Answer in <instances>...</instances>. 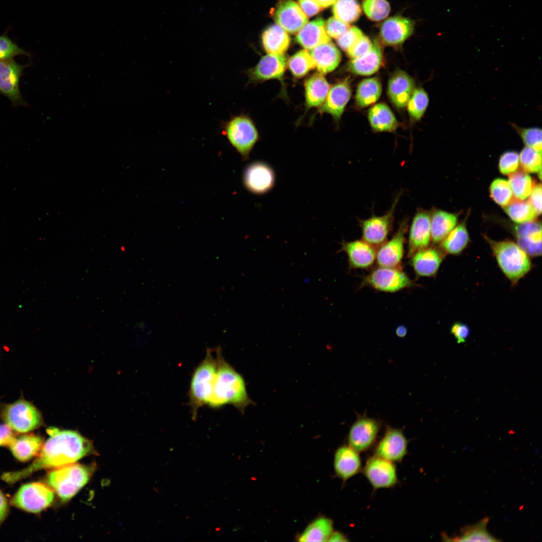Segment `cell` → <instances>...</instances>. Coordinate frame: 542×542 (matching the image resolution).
I'll return each instance as SVG.
<instances>
[{
  "instance_id": "1",
  "label": "cell",
  "mask_w": 542,
  "mask_h": 542,
  "mask_svg": "<svg viewBox=\"0 0 542 542\" xmlns=\"http://www.w3.org/2000/svg\"><path fill=\"white\" fill-rule=\"evenodd\" d=\"M50 436L43 445L36 459L27 467L17 471L4 473L2 479L14 483L43 469L57 468L75 463L93 451L91 442L78 432L51 428Z\"/></svg>"
},
{
  "instance_id": "2",
  "label": "cell",
  "mask_w": 542,
  "mask_h": 542,
  "mask_svg": "<svg viewBox=\"0 0 542 542\" xmlns=\"http://www.w3.org/2000/svg\"><path fill=\"white\" fill-rule=\"evenodd\" d=\"M217 369L211 397L207 405L213 409L230 404L243 414L252 403L247 394L245 381L225 359L220 346L215 348Z\"/></svg>"
},
{
  "instance_id": "3",
  "label": "cell",
  "mask_w": 542,
  "mask_h": 542,
  "mask_svg": "<svg viewBox=\"0 0 542 542\" xmlns=\"http://www.w3.org/2000/svg\"><path fill=\"white\" fill-rule=\"evenodd\" d=\"M214 349L207 348L204 358L194 369L188 392L192 418L195 420L198 410L207 405L213 393L217 369Z\"/></svg>"
},
{
  "instance_id": "4",
  "label": "cell",
  "mask_w": 542,
  "mask_h": 542,
  "mask_svg": "<svg viewBox=\"0 0 542 542\" xmlns=\"http://www.w3.org/2000/svg\"><path fill=\"white\" fill-rule=\"evenodd\" d=\"M488 242L497 264L513 285L531 270L532 265L529 255L517 243L505 240L496 241L487 236Z\"/></svg>"
},
{
  "instance_id": "5",
  "label": "cell",
  "mask_w": 542,
  "mask_h": 542,
  "mask_svg": "<svg viewBox=\"0 0 542 542\" xmlns=\"http://www.w3.org/2000/svg\"><path fill=\"white\" fill-rule=\"evenodd\" d=\"M91 471L88 466L74 463L54 469L48 474L47 482L62 500L67 501L88 482Z\"/></svg>"
},
{
  "instance_id": "6",
  "label": "cell",
  "mask_w": 542,
  "mask_h": 542,
  "mask_svg": "<svg viewBox=\"0 0 542 542\" xmlns=\"http://www.w3.org/2000/svg\"><path fill=\"white\" fill-rule=\"evenodd\" d=\"M220 128L222 134L239 153L243 161L248 160L259 138L251 119L243 114L232 116L229 120L221 121Z\"/></svg>"
},
{
  "instance_id": "7",
  "label": "cell",
  "mask_w": 542,
  "mask_h": 542,
  "mask_svg": "<svg viewBox=\"0 0 542 542\" xmlns=\"http://www.w3.org/2000/svg\"><path fill=\"white\" fill-rule=\"evenodd\" d=\"M1 416L5 422L15 432H29L43 424V418L39 410L30 402L24 399L4 404Z\"/></svg>"
},
{
  "instance_id": "8",
  "label": "cell",
  "mask_w": 542,
  "mask_h": 542,
  "mask_svg": "<svg viewBox=\"0 0 542 542\" xmlns=\"http://www.w3.org/2000/svg\"><path fill=\"white\" fill-rule=\"evenodd\" d=\"M415 285L401 268L378 266L367 275L362 286H368L376 291L393 293Z\"/></svg>"
},
{
  "instance_id": "9",
  "label": "cell",
  "mask_w": 542,
  "mask_h": 542,
  "mask_svg": "<svg viewBox=\"0 0 542 542\" xmlns=\"http://www.w3.org/2000/svg\"><path fill=\"white\" fill-rule=\"evenodd\" d=\"M54 491L40 482L22 485L14 495L11 504L25 511L38 513L48 507L53 501Z\"/></svg>"
},
{
  "instance_id": "10",
  "label": "cell",
  "mask_w": 542,
  "mask_h": 542,
  "mask_svg": "<svg viewBox=\"0 0 542 542\" xmlns=\"http://www.w3.org/2000/svg\"><path fill=\"white\" fill-rule=\"evenodd\" d=\"M401 192L395 198L390 209L381 216L373 215L366 219L358 220L362 239L371 245L379 247L387 240L394 220V214Z\"/></svg>"
},
{
  "instance_id": "11",
  "label": "cell",
  "mask_w": 542,
  "mask_h": 542,
  "mask_svg": "<svg viewBox=\"0 0 542 542\" xmlns=\"http://www.w3.org/2000/svg\"><path fill=\"white\" fill-rule=\"evenodd\" d=\"M29 66L14 59L0 60V94L7 97L15 107L28 106L20 89V81L24 70Z\"/></svg>"
},
{
  "instance_id": "12",
  "label": "cell",
  "mask_w": 542,
  "mask_h": 542,
  "mask_svg": "<svg viewBox=\"0 0 542 542\" xmlns=\"http://www.w3.org/2000/svg\"><path fill=\"white\" fill-rule=\"evenodd\" d=\"M242 182L250 193L261 195L269 192L276 183V174L272 167L263 161H254L245 168Z\"/></svg>"
},
{
  "instance_id": "13",
  "label": "cell",
  "mask_w": 542,
  "mask_h": 542,
  "mask_svg": "<svg viewBox=\"0 0 542 542\" xmlns=\"http://www.w3.org/2000/svg\"><path fill=\"white\" fill-rule=\"evenodd\" d=\"M408 227V220L405 218L393 236L378 247L375 260L378 266L401 268Z\"/></svg>"
},
{
  "instance_id": "14",
  "label": "cell",
  "mask_w": 542,
  "mask_h": 542,
  "mask_svg": "<svg viewBox=\"0 0 542 542\" xmlns=\"http://www.w3.org/2000/svg\"><path fill=\"white\" fill-rule=\"evenodd\" d=\"M362 471L374 489L390 488L398 482L393 463L375 455L368 459Z\"/></svg>"
},
{
  "instance_id": "15",
  "label": "cell",
  "mask_w": 542,
  "mask_h": 542,
  "mask_svg": "<svg viewBox=\"0 0 542 542\" xmlns=\"http://www.w3.org/2000/svg\"><path fill=\"white\" fill-rule=\"evenodd\" d=\"M380 424L375 419L365 416L358 417L351 426L348 445L358 453L369 449L375 442Z\"/></svg>"
},
{
  "instance_id": "16",
  "label": "cell",
  "mask_w": 542,
  "mask_h": 542,
  "mask_svg": "<svg viewBox=\"0 0 542 542\" xmlns=\"http://www.w3.org/2000/svg\"><path fill=\"white\" fill-rule=\"evenodd\" d=\"M408 451V441L402 431L387 427L377 444L374 455L392 462H400Z\"/></svg>"
},
{
  "instance_id": "17",
  "label": "cell",
  "mask_w": 542,
  "mask_h": 542,
  "mask_svg": "<svg viewBox=\"0 0 542 542\" xmlns=\"http://www.w3.org/2000/svg\"><path fill=\"white\" fill-rule=\"evenodd\" d=\"M284 54H267L263 56L253 68L246 71L249 82H255L276 79L283 85V76L287 66Z\"/></svg>"
},
{
  "instance_id": "18",
  "label": "cell",
  "mask_w": 542,
  "mask_h": 542,
  "mask_svg": "<svg viewBox=\"0 0 542 542\" xmlns=\"http://www.w3.org/2000/svg\"><path fill=\"white\" fill-rule=\"evenodd\" d=\"M274 18L278 25L292 34L298 33L308 22L298 4L292 0L280 1L274 11Z\"/></svg>"
},
{
  "instance_id": "19",
  "label": "cell",
  "mask_w": 542,
  "mask_h": 542,
  "mask_svg": "<svg viewBox=\"0 0 542 542\" xmlns=\"http://www.w3.org/2000/svg\"><path fill=\"white\" fill-rule=\"evenodd\" d=\"M409 232L408 256L429 246L431 240V215L426 211L419 210L411 222Z\"/></svg>"
},
{
  "instance_id": "20",
  "label": "cell",
  "mask_w": 542,
  "mask_h": 542,
  "mask_svg": "<svg viewBox=\"0 0 542 542\" xmlns=\"http://www.w3.org/2000/svg\"><path fill=\"white\" fill-rule=\"evenodd\" d=\"M414 22L401 16L390 17L383 22L380 29L382 43L389 46L401 45L413 33Z\"/></svg>"
},
{
  "instance_id": "21",
  "label": "cell",
  "mask_w": 542,
  "mask_h": 542,
  "mask_svg": "<svg viewBox=\"0 0 542 542\" xmlns=\"http://www.w3.org/2000/svg\"><path fill=\"white\" fill-rule=\"evenodd\" d=\"M339 252L346 253L350 268L367 269L375 262V247L362 239L351 241L343 240Z\"/></svg>"
},
{
  "instance_id": "22",
  "label": "cell",
  "mask_w": 542,
  "mask_h": 542,
  "mask_svg": "<svg viewBox=\"0 0 542 542\" xmlns=\"http://www.w3.org/2000/svg\"><path fill=\"white\" fill-rule=\"evenodd\" d=\"M415 88L413 78L406 72L397 70L389 79L387 94L394 106L402 109L406 106Z\"/></svg>"
},
{
  "instance_id": "23",
  "label": "cell",
  "mask_w": 542,
  "mask_h": 542,
  "mask_svg": "<svg viewBox=\"0 0 542 542\" xmlns=\"http://www.w3.org/2000/svg\"><path fill=\"white\" fill-rule=\"evenodd\" d=\"M514 236L517 244L530 256L541 255V226L540 223L530 221L515 226Z\"/></svg>"
},
{
  "instance_id": "24",
  "label": "cell",
  "mask_w": 542,
  "mask_h": 542,
  "mask_svg": "<svg viewBox=\"0 0 542 542\" xmlns=\"http://www.w3.org/2000/svg\"><path fill=\"white\" fill-rule=\"evenodd\" d=\"M444 257L441 250L428 246L414 253L410 263L417 276L432 277L437 274Z\"/></svg>"
},
{
  "instance_id": "25",
  "label": "cell",
  "mask_w": 542,
  "mask_h": 542,
  "mask_svg": "<svg viewBox=\"0 0 542 542\" xmlns=\"http://www.w3.org/2000/svg\"><path fill=\"white\" fill-rule=\"evenodd\" d=\"M351 95L349 81L345 79L333 86L329 90L326 98L320 111L330 114L336 121H338Z\"/></svg>"
},
{
  "instance_id": "26",
  "label": "cell",
  "mask_w": 542,
  "mask_h": 542,
  "mask_svg": "<svg viewBox=\"0 0 542 542\" xmlns=\"http://www.w3.org/2000/svg\"><path fill=\"white\" fill-rule=\"evenodd\" d=\"M382 62L381 46L378 41L374 40L369 51L359 58L352 59L347 65V69L356 75L369 76L376 72Z\"/></svg>"
},
{
  "instance_id": "27",
  "label": "cell",
  "mask_w": 542,
  "mask_h": 542,
  "mask_svg": "<svg viewBox=\"0 0 542 542\" xmlns=\"http://www.w3.org/2000/svg\"><path fill=\"white\" fill-rule=\"evenodd\" d=\"M334 468L337 475L346 481L361 470L359 453L349 445L339 447L335 453Z\"/></svg>"
},
{
  "instance_id": "28",
  "label": "cell",
  "mask_w": 542,
  "mask_h": 542,
  "mask_svg": "<svg viewBox=\"0 0 542 542\" xmlns=\"http://www.w3.org/2000/svg\"><path fill=\"white\" fill-rule=\"evenodd\" d=\"M310 54L318 72L322 74L328 73L335 70L341 59L340 52L330 41L311 49Z\"/></svg>"
},
{
  "instance_id": "29",
  "label": "cell",
  "mask_w": 542,
  "mask_h": 542,
  "mask_svg": "<svg viewBox=\"0 0 542 542\" xmlns=\"http://www.w3.org/2000/svg\"><path fill=\"white\" fill-rule=\"evenodd\" d=\"M298 33L296 40L306 49L311 50L330 41L325 30V22L321 18L307 23Z\"/></svg>"
},
{
  "instance_id": "30",
  "label": "cell",
  "mask_w": 542,
  "mask_h": 542,
  "mask_svg": "<svg viewBox=\"0 0 542 542\" xmlns=\"http://www.w3.org/2000/svg\"><path fill=\"white\" fill-rule=\"evenodd\" d=\"M43 445V441L41 437L34 434H25L16 436L8 447L17 459L25 462L38 454Z\"/></svg>"
},
{
  "instance_id": "31",
  "label": "cell",
  "mask_w": 542,
  "mask_h": 542,
  "mask_svg": "<svg viewBox=\"0 0 542 542\" xmlns=\"http://www.w3.org/2000/svg\"><path fill=\"white\" fill-rule=\"evenodd\" d=\"M306 109L321 106L324 102L330 86L323 74L318 72L305 83Z\"/></svg>"
},
{
  "instance_id": "32",
  "label": "cell",
  "mask_w": 542,
  "mask_h": 542,
  "mask_svg": "<svg viewBox=\"0 0 542 542\" xmlns=\"http://www.w3.org/2000/svg\"><path fill=\"white\" fill-rule=\"evenodd\" d=\"M368 118L370 126L376 131H392L398 127V121L394 113L383 103L372 106L368 111Z\"/></svg>"
},
{
  "instance_id": "33",
  "label": "cell",
  "mask_w": 542,
  "mask_h": 542,
  "mask_svg": "<svg viewBox=\"0 0 542 542\" xmlns=\"http://www.w3.org/2000/svg\"><path fill=\"white\" fill-rule=\"evenodd\" d=\"M262 42L267 54H284L289 47L290 38L279 25H272L263 32Z\"/></svg>"
},
{
  "instance_id": "34",
  "label": "cell",
  "mask_w": 542,
  "mask_h": 542,
  "mask_svg": "<svg viewBox=\"0 0 542 542\" xmlns=\"http://www.w3.org/2000/svg\"><path fill=\"white\" fill-rule=\"evenodd\" d=\"M457 216L442 210H436L431 215V240L434 243L441 242L455 227Z\"/></svg>"
},
{
  "instance_id": "35",
  "label": "cell",
  "mask_w": 542,
  "mask_h": 542,
  "mask_svg": "<svg viewBox=\"0 0 542 542\" xmlns=\"http://www.w3.org/2000/svg\"><path fill=\"white\" fill-rule=\"evenodd\" d=\"M382 92V85L377 77H371L361 81L358 85L355 102L358 106L364 108L375 103Z\"/></svg>"
},
{
  "instance_id": "36",
  "label": "cell",
  "mask_w": 542,
  "mask_h": 542,
  "mask_svg": "<svg viewBox=\"0 0 542 542\" xmlns=\"http://www.w3.org/2000/svg\"><path fill=\"white\" fill-rule=\"evenodd\" d=\"M333 530V522L330 519L325 517H319L308 525L299 537L298 541H328Z\"/></svg>"
},
{
  "instance_id": "37",
  "label": "cell",
  "mask_w": 542,
  "mask_h": 542,
  "mask_svg": "<svg viewBox=\"0 0 542 542\" xmlns=\"http://www.w3.org/2000/svg\"><path fill=\"white\" fill-rule=\"evenodd\" d=\"M469 241L467 229L460 224L453 229L441 242V247L447 253L458 255L466 247Z\"/></svg>"
},
{
  "instance_id": "38",
  "label": "cell",
  "mask_w": 542,
  "mask_h": 542,
  "mask_svg": "<svg viewBox=\"0 0 542 542\" xmlns=\"http://www.w3.org/2000/svg\"><path fill=\"white\" fill-rule=\"evenodd\" d=\"M489 520L488 518H484L478 523L473 525L464 527L461 530V535L460 536L449 538L445 536L443 538H445L446 541H497L496 539L491 535L486 530V524Z\"/></svg>"
},
{
  "instance_id": "39",
  "label": "cell",
  "mask_w": 542,
  "mask_h": 542,
  "mask_svg": "<svg viewBox=\"0 0 542 542\" xmlns=\"http://www.w3.org/2000/svg\"><path fill=\"white\" fill-rule=\"evenodd\" d=\"M503 208L509 217L518 223L532 221L538 215L529 202L523 200L513 199Z\"/></svg>"
},
{
  "instance_id": "40",
  "label": "cell",
  "mask_w": 542,
  "mask_h": 542,
  "mask_svg": "<svg viewBox=\"0 0 542 542\" xmlns=\"http://www.w3.org/2000/svg\"><path fill=\"white\" fill-rule=\"evenodd\" d=\"M508 182L514 197L520 200L529 197L535 186L534 181L524 171H515L510 174Z\"/></svg>"
},
{
  "instance_id": "41",
  "label": "cell",
  "mask_w": 542,
  "mask_h": 542,
  "mask_svg": "<svg viewBox=\"0 0 542 542\" xmlns=\"http://www.w3.org/2000/svg\"><path fill=\"white\" fill-rule=\"evenodd\" d=\"M333 13L335 18L349 24L359 19L361 9L357 0H337L334 4Z\"/></svg>"
},
{
  "instance_id": "42",
  "label": "cell",
  "mask_w": 542,
  "mask_h": 542,
  "mask_svg": "<svg viewBox=\"0 0 542 542\" xmlns=\"http://www.w3.org/2000/svg\"><path fill=\"white\" fill-rule=\"evenodd\" d=\"M428 93L422 87L415 88L407 105V110L410 117L414 120H419L424 115L429 104Z\"/></svg>"
},
{
  "instance_id": "43",
  "label": "cell",
  "mask_w": 542,
  "mask_h": 542,
  "mask_svg": "<svg viewBox=\"0 0 542 542\" xmlns=\"http://www.w3.org/2000/svg\"><path fill=\"white\" fill-rule=\"evenodd\" d=\"M288 65L292 74L298 78L303 77L315 68V63L307 50H301L293 55L289 60Z\"/></svg>"
},
{
  "instance_id": "44",
  "label": "cell",
  "mask_w": 542,
  "mask_h": 542,
  "mask_svg": "<svg viewBox=\"0 0 542 542\" xmlns=\"http://www.w3.org/2000/svg\"><path fill=\"white\" fill-rule=\"evenodd\" d=\"M362 9L366 17L373 21H380L388 15L390 7L386 0H363Z\"/></svg>"
},
{
  "instance_id": "45",
  "label": "cell",
  "mask_w": 542,
  "mask_h": 542,
  "mask_svg": "<svg viewBox=\"0 0 542 542\" xmlns=\"http://www.w3.org/2000/svg\"><path fill=\"white\" fill-rule=\"evenodd\" d=\"M490 191L494 201L503 207L513 199L509 182L505 179L499 178L494 180L490 185Z\"/></svg>"
},
{
  "instance_id": "46",
  "label": "cell",
  "mask_w": 542,
  "mask_h": 542,
  "mask_svg": "<svg viewBox=\"0 0 542 542\" xmlns=\"http://www.w3.org/2000/svg\"><path fill=\"white\" fill-rule=\"evenodd\" d=\"M519 156V162L524 172L526 173H538L541 171V153L526 146L522 150Z\"/></svg>"
},
{
  "instance_id": "47",
  "label": "cell",
  "mask_w": 542,
  "mask_h": 542,
  "mask_svg": "<svg viewBox=\"0 0 542 542\" xmlns=\"http://www.w3.org/2000/svg\"><path fill=\"white\" fill-rule=\"evenodd\" d=\"M526 147L541 153V129L536 127L524 128L511 124Z\"/></svg>"
},
{
  "instance_id": "48",
  "label": "cell",
  "mask_w": 542,
  "mask_h": 542,
  "mask_svg": "<svg viewBox=\"0 0 542 542\" xmlns=\"http://www.w3.org/2000/svg\"><path fill=\"white\" fill-rule=\"evenodd\" d=\"M20 55L32 57L30 53L20 47L13 41L8 36L7 32L0 35V60L13 59Z\"/></svg>"
},
{
  "instance_id": "49",
  "label": "cell",
  "mask_w": 542,
  "mask_h": 542,
  "mask_svg": "<svg viewBox=\"0 0 542 542\" xmlns=\"http://www.w3.org/2000/svg\"><path fill=\"white\" fill-rule=\"evenodd\" d=\"M363 35L358 28L351 26L337 39V43L342 50L347 52Z\"/></svg>"
},
{
  "instance_id": "50",
  "label": "cell",
  "mask_w": 542,
  "mask_h": 542,
  "mask_svg": "<svg viewBox=\"0 0 542 542\" xmlns=\"http://www.w3.org/2000/svg\"><path fill=\"white\" fill-rule=\"evenodd\" d=\"M519 163V156L516 152L514 151L505 152L501 156L499 160L500 171L504 175L512 174L516 171Z\"/></svg>"
},
{
  "instance_id": "51",
  "label": "cell",
  "mask_w": 542,
  "mask_h": 542,
  "mask_svg": "<svg viewBox=\"0 0 542 542\" xmlns=\"http://www.w3.org/2000/svg\"><path fill=\"white\" fill-rule=\"evenodd\" d=\"M350 26L334 17L328 19L325 23V28L327 34L329 37L338 39L345 33Z\"/></svg>"
},
{
  "instance_id": "52",
  "label": "cell",
  "mask_w": 542,
  "mask_h": 542,
  "mask_svg": "<svg viewBox=\"0 0 542 542\" xmlns=\"http://www.w3.org/2000/svg\"><path fill=\"white\" fill-rule=\"evenodd\" d=\"M372 44V42L369 38L363 35L348 50L347 53L352 59L359 58L369 51Z\"/></svg>"
},
{
  "instance_id": "53",
  "label": "cell",
  "mask_w": 542,
  "mask_h": 542,
  "mask_svg": "<svg viewBox=\"0 0 542 542\" xmlns=\"http://www.w3.org/2000/svg\"><path fill=\"white\" fill-rule=\"evenodd\" d=\"M450 332L458 343H462L466 341L469 336L470 328L464 323L455 322L451 326Z\"/></svg>"
},
{
  "instance_id": "54",
  "label": "cell",
  "mask_w": 542,
  "mask_h": 542,
  "mask_svg": "<svg viewBox=\"0 0 542 542\" xmlns=\"http://www.w3.org/2000/svg\"><path fill=\"white\" fill-rule=\"evenodd\" d=\"M298 5L307 17L314 16L323 9L316 0H298Z\"/></svg>"
},
{
  "instance_id": "55",
  "label": "cell",
  "mask_w": 542,
  "mask_h": 542,
  "mask_svg": "<svg viewBox=\"0 0 542 542\" xmlns=\"http://www.w3.org/2000/svg\"><path fill=\"white\" fill-rule=\"evenodd\" d=\"M528 202L537 214L541 212V185L538 184L534 186L530 195Z\"/></svg>"
},
{
  "instance_id": "56",
  "label": "cell",
  "mask_w": 542,
  "mask_h": 542,
  "mask_svg": "<svg viewBox=\"0 0 542 542\" xmlns=\"http://www.w3.org/2000/svg\"><path fill=\"white\" fill-rule=\"evenodd\" d=\"M15 431L8 424H0V447L9 446L16 437Z\"/></svg>"
},
{
  "instance_id": "57",
  "label": "cell",
  "mask_w": 542,
  "mask_h": 542,
  "mask_svg": "<svg viewBox=\"0 0 542 542\" xmlns=\"http://www.w3.org/2000/svg\"><path fill=\"white\" fill-rule=\"evenodd\" d=\"M9 511L8 501L0 490V525L6 518Z\"/></svg>"
},
{
  "instance_id": "58",
  "label": "cell",
  "mask_w": 542,
  "mask_h": 542,
  "mask_svg": "<svg viewBox=\"0 0 542 542\" xmlns=\"http://www.w3.org/2000/svg\"><path fill=\"white\" fill-rule=\"evenodd\" d=\"M349 540L341 532L336 531L331 533L328 541H347Z\"/></svg>"
},
{
  "instance_id": "59",
  "label": "cell",
  "mask_w": 542,
  "mask_h": 542,
  "mask_svg": "<svg viewBox=\"0 0 542 542\" xmlns=\"http://www.w3.org/2000/svg\"><path fill=\"white\" fill-rule=\"evenodd\" d=\"M395 333L398 337H403L407 333V329L405 326L400 325L396 328Z\"/></svg>"
},
{
  "instance_id": "60",
  "label": "cell",
  "mask_w": 542,
  "mask_h": 542,
  "mask_svg": "<svg viewBox=\"0 0 542 542\" xmlns=\"http://www.w3.org/2000/svg\"><path fill=\"white\" fill-rule=\"evenodd\" d=\"M337 0H316L318 4L324 9L334 5Z\"/></svg>"
}]
</instances>
